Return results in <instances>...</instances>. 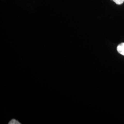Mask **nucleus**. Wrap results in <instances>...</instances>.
Here are the masks:
<instances>
[{
    "label": "nucleus",
    "mask_w": 124,
    "mask_h": 124,
    "mask_svg": "<svg viewBox=\"0 0 124 124\" xmlns=\"http://www.w3.org/2000/svg\"><path fill=\"white\" fill-rule=\"evenodd\" d=\"M117 51L121 55L124 56V43H122L118 46Z\"/></svg>",
    "instance_id": "f257e3e1"
},
{
    "label": "nucleus",
    "mask_w": 124,
    "mask_h": 124,
    "mask_svg": "<svg viewBox=\"0 0 124 124\" xmlns=\"http://www.w3.org/2000/svg\"><path fill=\"white\" fill-rule=\"evenodd\" d=\"M116 4L118 5L122 4L124 2V0H112Z\"/></svg>",
    "instance_id": "f03ea898"
}]
</instances>
